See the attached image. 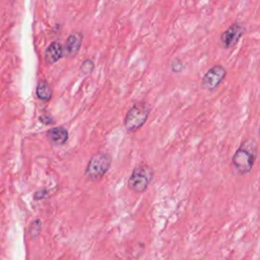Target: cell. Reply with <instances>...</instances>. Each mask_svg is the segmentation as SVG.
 <instances>
[{"mask_svg":"<svg viewBox=\"0 0 260 260\" xmlns=\"http://www.w3.org/2000/svg\"><path fill=\"white\" fill-rule=\"evenodd\" d=\"M37 95L43 101H49L52 97L51 87L46 82L39 83L37 87Z\"/></svg>","mask_w":260,"mask_h":260,"instance_id":"30bf717a","label":"cell"},{"mask_svg":"<svg viewBox=\"0 0 260 260\" xmlns=\"http://www.w3.org/2000/svg\"><path fill=\"white\" fill-rule=\"evenodd\" d=\"M246 33V27L241 23L232 24L226 31H224L219 37V46L229 50L235 47Z\"/></svg>","mask_w":260,"mask_h":260,"instance_id":"5b68a950","label":"cell"},{"mask_svg":"<svg viewBox=\"0 0 260 260\" xmlns=\"http://www.w3.org/2000/svg\"><path fill=\"white\" fill-rule=\"evenodd\" d=\"M155 177V171L152 166L140 163L134 167L127 182V187L134 193H143L146 191Z\"/></svg>","mask_w":260,"mask_h":260,"instance_id":"3957f363","label":"cell"},{"mask_svg":"<svg viewBox=\"0 0 260 260\" xmlns=\"http://www.w3.org/2000/svg\"><path fill=\"white\" fill-rule=\"evenodd\" d=\"M258 146L253 138H245L232 158V166L239 175L249 174L257 160Z\"/></svg>","mask_w":260,"mask_h":260,"instance_id":"6da1fadb","label":"cell"},{"mask_svg":"<svg viewBox=\"0 0 260 260\" xmlns=\"http://www.w3.org/2000/svg\"><path fill=\"white\" fill-rule=\"evenodd\" d=\"M226 77L227 69L222 65L216 64L209 68L202 77L200 83L201 88L205 91L212 92L219 87V85L224 82Z\"/></svg>","mask_w":260,"mask_h":260,"instance_id":"8992f818","label":"cell"},{"mask_svg":"<svg viewBox=\"0 0 260 260\" xmlns=\"http://www.w3.org/2000/svg\"><path fill=\"white\" fill-rule=\"evenodd\" d=\"M112 165V158L107 153H98L94 155L85 171V175L91 181L101 180L107 172L110 170Z\"/></svg>","mask_w":260,"mask_h":260,"instance_id":"277c9868","label":"cell"},{"mask_svg":"<svg viewBox=\"0 0 260 260\" xmlns=\"http://www.w3.org/2000/svg\"><path fill=\"white\" fill-rule=\"evenodd\" d=\"M41 229H42V222L40 219H36L32 222L31 227H30V234L32 237H38L40 232H41Z\"/></svg>","mask_w":260,"mask_h":260,"instance_id":"7c38bea8","label":"cell"},{"mask_svg":"<svg viewBox=\"0 0 260 260\" xmlns=\"http://www.w3.org/2000/svg\"><path fill=\"white\" fill-rule=\"evenodd\" d=\"M171 71L173 73H176V75H179L181 73L184 68H185V65L183 63V61L180 59V58H176L174 59L172 62H171Z\"/></svg>","mask_w":260,"mask_h":260,"instance_id":"8fae6325","label":"cell"},{"mask_svg":"<svg viewBox=\"0 0 260 260\" xmlns=\"http://www.w3.org/2000/svg\"><path fill=\"white\" fill-rule=\"evenodd\" d=\"M63 53L64 51L61 44L58 42H53L46 50V53H45L46 60L50 64L56 63L61 59V57L63 56Z\"/></svg>","mask_w":260,"mask_h":260,"instance_id":"9c48e42d","label":"cell"},{"mask_svg":"<svg viewBox=\"0 0 260 260\" xmlns=\"http://www.w3.org/2000/svg\"><path fill=\"white\" fill-rule=\"evenodd\" d=\"M48 139L54 145H62L68 139V131L64 127H54L47 133Z\"/></svg>","mask_w":260,"mask_h":260,"instance_id":"ba28073f","label":"cell"},{"mask_svg":"<svg viewBox=\"0 0 260 260\" xmlns=\"http://www.w3.org/2000/svg\"><path fill=\"white\" fill-rule=\"evenodd\" d=\"M152 112V106L145 101L134 103L124 117V127L128 132L139 130L147 121Z\"/></svg>","mask_w":260,"mask_h":260,"instance_id":"7a4b0ae2","label":"cell"},{"mask_svg":"<svg viewBox=\"0 0 260 260\" xmlns=\"http://www.w3.org/2000/svg\"><path fill=\"white\" fill-rule=\"evenodd\" d=\"M83 35L80 33H75L69 36L65 44V54L68 57L76 56L82 47Z\"/></svg>","mask_w":260,"mask_h":260,"instance_id":"52a82bcc","label":"cell"},{"mask_svg":"<svg viewBox=\"0 0 260 260\" xmlns=\"http://www.w3.org/2000/svg\"><path fill=\"white\" fill-rule=\"evenodd\" d=\"M94 67H95L94 61H93L92 59H88V60H86V61L83 63L81 69H82V71H83L84 73H91V72L94 70Z\"/></svg>","mask_w":260,"mask_h":260,"instance_id":"4fadbf2b","label":"cell"},{"mask_svg":"<svg viewBox=\"0 0 260 260\" xmlns=\"http://www.w3.org/2000/svg\"><path fill=\"white\" fill-rule=\"evenodd\" d=\"M258 138L260 139V127H259V130H258Z\"/></svg>","mask_w":260,"mask_h":260,"instance_id":"5bb4252c","label":"cell"}]
</instances>
